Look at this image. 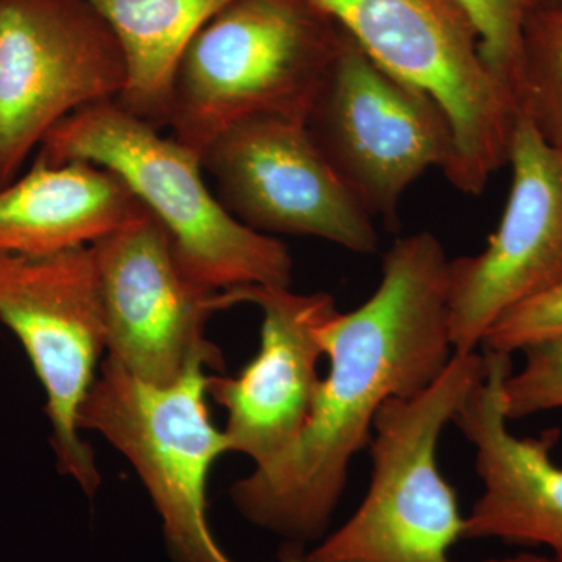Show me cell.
I'll use <instances>...</instances> for the list:
<instances>
[{"label":"cell","mask_w":562,"mask_h":562,"mask_svg":"<svg viewBox=\"0 0 562 562\" xmlns=\"http://www.w3.org/2000/svg\"><path fill=\"white\" fill-rule=\"evenodd\" d=\"M127 80L109 24L85 0H0V188L47 133Z\"/></svg>","instance_id":"ba28073f"},{"label":"cell","mask_w":562,"mask_h":562,"mask_svg":"<svg viewBox=\"0 0 562 562\" xmlns=\"http://www.w3.org/2000/svg\"><path fill=\"white\" fill-rule=\"evenodd\" d=\"M90 249L111 360L155 386L176 383L195 360L224 371L220 347L205 338L221 291L181 273L160 222L147 213Z\"/></svg>","instance_id":"8fae6325"},{"label":"cell","mask_w":562,"mask_h":562,"mask_svg":"<svg viewBox=\"0 0 562 562\" xmlns=\"http://www.w3.org/2000/svg\"><path fill=\"white\" fill-rule=\"evenodd\" d=\"M562 339V280L514 306L484 336L480 349L512 355L536 344Z\"/></svg>","instance_id":"ffe728a7"},{"label":"cell","mask_w":562,"mask_h":562,"mask_svg":"<svg viewBox=\"0 0 562 562\" xmlns=\"http://www.w3.org/2000/svg\"><path fill=\"white\" fill-rule=\"evenodd\" d=\"M479 33L484 61L519 102L525 31L546 0H454ZM520 109V106H519Z\"/></svg>","instance_id":"ac0fdd59"},{"label":"cell","mask_w":562,"mask_h":562,"mask_svg":"<svg viewBox=\"0 0 562 562\" xmlns=\"http://www.w3.org/2000/svg\"><path fill=\"white\" fill-rule=\"evenodd\" d=\"M520 113L562 146V5H542L525 31Z\"/></svg>","instance_id":"e0dca14e"},{"label":"cell","mask_w":562,"mask_h":562,"mask_svg":"<svg viewBox=\"0 0 562 562\" xmlns=\"http://www.w3.org/2000/svg\"><path fill=\"white\" fill-rule=\"evenodd\" d=\"M346 33L306 0H235L184 50L168 127L201 157L254 117L306 124Z\"/></svg>","instance_id":"3957f363"},{"label":"cell","mask_w":562,"mask_h":562,"mask_svg":"<svg viewBox=\"0 0 562 562\" xmlns=\"http://www.w3.org/2000/svg\"><path fill=\"white\" fill-rule=\"evenodd\" d=\"M525 362L503 384L509 420L562 408V339L536 344L522 351Z\"/></svg>","instance_id":"d6986e66"},{"label":"cell","mask_w":562,"mask_h":562,"mask_svg":"<svg viewBox=\"0 0 562 562\" xmlns=\"http://www.w3.org/2000/svg\"><path fill=\"white\" fill-rule=\"evenodd\" d=\"M508 165L512 191L480 254L449 260V328L454 353L479 351L492 325L562 280V146L520 113Z\"/></svg>","instance_id":"7c38bea8"},{"label":"cell","mask_w":562,"mask_h":562,"mask_svg":"<svg viewBox=\"0 0 562 562\" xmlns=\"http://www.w3.org/2000/svg\"><path fill=\"white\" fill-rule=\"evenodd\" d=\"M483 375V353H453L430 386L384 403L369 443V490L353 516L306 552V561L452 562L465 516L439 469L438 447Z\"/></svg>","instance_id":"277c9868"},{"label":"cell","mask_w":562,"mask_h":562,"mask_svg":"<svg viewBox=\"0 0 562 562\" xmlns=\"http://www.w3.org/2000/svg\"><path fill=\"white\" fill-rule=\"evenodd\" d=\"M543 5H562V0H546Z\"/></svg>","instance_id":"7402d4cb"},{"label":"cell","mask_w":562,"mask_h":562,"mask_svg":"<svg viewBox=\"0 0 562 562\" xmlns=\"http://www.w3.org/2000/svg\"><path fill=\"white\" fill-rule=\"evenodd\" d=\"M217 308L251 303L262 313L260 349L236 375H211L209 395L227 412L232 452L265 464L302 431L319 390L324 358L317 330L336 302L327 292L244 286L221 291Z\"/></svg>","instance_id":"4fadbf2b"},{"label":"cell","mask_w":562,"mask_h":562,"mask_svg":"<svg viewBox=\"0 0 562 562\" xmlns=\"http://www.w3.org/2000/svg\"><path fill=\"white\" fill-rule=\"evenodd\" d=\"M35 160L87 161L116 173L168 233L181 273L203 290L291 286L288 247L235 220L206 187L201 157L116 101L55 125Z\"/></svg>","instance_id":"7a4b0ae2"},{"label":"cell","mask_w":562,"mask_h":562,"mask_svg":"<svg viewBox=\"0 0 562 562\" xmlns=\"http://www.w3.org/2000/svg\"><path fill=\"white\" fill-rule=\"evenodd\" d=\"M306 550L301 543L284 542L280 549L279 562H308L306 561ZM480 562H553L550 558L541 557L535 553H519L508 558H494V560H484Z\"/></svg>","instance_id":"44dd1931"},{"label":"cell","mask_w":562,"mask_h":562,"mask_svg":"<svg viewBox=\"0 0 562 562\" xmlns=\"http://www.w3.org/2000/svg\"><path fill=\"white\" fill-rule=\"evenodd\" d=\"M482 353L483 379L453 419L475 450L483 484L465 516L464 539L543 546L553 562H562V468L552 457L561 432L552 428L536 438L514 435L503 402L512 355Z\"/></svg>","instance_id":"5bb4252c"},{"label":"cell","mask_w":562,"mask_h":562,"mask_svg":"<svg viewBox=\"0 0 562 562\" xmlns=\"http://www.w3.org/2000/svg\"><path fill=\"white\" fill-rule=\"evenodd\" d=\"M147 213L109 169L35 160L0 188V254L49 255L91 246Z\"/></svg>","instance_id":"9a60e30c"},{"label":"cell","mask_w":562,"mask_h":562,"mask_svg":"<svg viewBox=\"0 0 562 562\" xmlns=\"http://www.w3.org/2000/svg\"><path fill=\"white\" fill-rule=\"evenodd\" d=\"M206 369L205 361H192L176 383L155 386L106 357L79 413L80 430L99 432L138 472L172 562H235L206 517L211 469L232 452L211 420Z\"/></svg>","instance_id":"8992f818"},{"label":"cell","mask_w":562,"mask_h":562,"mask_svg":"<svg viewBox=\"0 0 562 562\" xmlns=\"http://www.w3.org/2000/svg\"><path fill=\"white\" fill-rule=\"evenodd\" d=\"M0 321L20 339L46 394L58 469L92 497L102 479L79 413L106 347L90 246L0 254Z\"/></svg>","instance_id":"9c48e42d"},{"label":"cell","mask_w":562,"mask_h":562,"mask_svg":"<svg viewBox=\"0 0 562 562\" xmlns=\"http://www.w3.org/2000/svg\"><path fill=\"white\" fill-rule=\"evenodd\" d=\"M380 68L438 103L453 133L446 179L482 194L508 165L519 102L484 61L479 33L454 0H306Z\"/></svg>","instance_id":"5b68a950"},{"label":"cell","mask_w":562,"mask_h":562,"mask_svg":"<svg viewBox=\"0 0 562 562\" xmlns=\"http://www.w3.org/2000/svg\"><path fill=\"white\" fill-rule=\"evenodd\" d=\"M109 24L124 55L116 102L154 127H168L172 81L184 50L235 0H85Z\"/></svg>","instance_id":"2e32d148"},{"label":"cell","mask_w":562,"mask_h":562,"mask_svg":"<svg viewBox=\"0 0 562 562\" xmlns=\"http://www.w3.org/2000/svg\"><path fill=\"white\" fill-rule=\"evenodd\" d=\"M201 160L224 209L251 231L312 236L360 255L379 250L375 220L303 122H238L203 150Z\"/></svg>","instance_id":"30bf717a"},{"label":"cell","mask_w":562,"mask_h":562,"mask_svg":"<svg viewBox=\"0 0 562 562\" xmlns=\"http://www.w3.org/2000/svg\"><path fill=\"white\" fill-rule=\"evenodd\" d=\"M306 127L351 194L390 231L401 227L412 184L430 169L446 176L454 160L438 103L380 68L347 33Z\"/></svg>","instance_id":"52a82bcc"},{"label":"cell","mask_w":562,"mask_h":562,"mask_svg":"<svg viewBox=\"0 0 562 562\" xmlns=\"http://www.w3.org/2000/svg\"><path fill=\"white\" fill-rule=\"evenodd\" d=\"M447 273L432 233L403 236L384 255L371 297L321 325L328 373L297 438L233 484L244 519L303 547L328 535L351 461L371 443L384 403L424 391L453 357Z\"/></svg>","instance_id":"6da1fadb"}]
</instances>
